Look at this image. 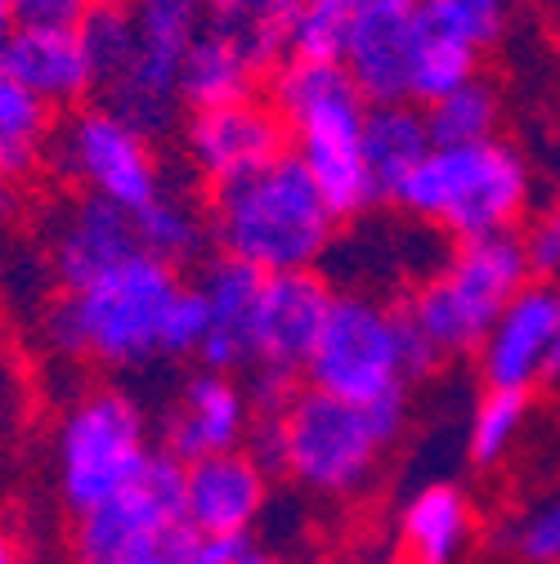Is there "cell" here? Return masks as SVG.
Here are the masks:
<instances>
[{
	"label": "cell",
	"instance_id": "obj_31",
	"mask_svg": "<svg viewBox=\"0 0 560 564\" xmlns=\"http://www.w3.org/2000/svg\"><path fill=\"white\" fill-rule=\"evenodd\" d=\"M95 67H99V86L108 90L134 58L139 32H134V14H130V0H95L86 10V19L77 23Z\"/></svg>",
	"mask_w": 560,
	"mask_h": 564
},
{
	"label": "cell",
	"instance_id": "obj_6",
	"mask_svg": "<svg viewBox=\"0 0 560 564\" xmlns=\"http://www.w3.org/2000/svg\"><path fill=\"white\" fill-rule=\"evenodd\" d=\"M435 368V349L412 332L395 301L336 292L305 368V386L349 403H399L408 399V386Z\"/></svg>",
	"mask_w": 560,
	"mask_h": 564
},
{
	"label": "cell",
	"instance_id": "obj_25",
	"mask_svg": "<svg viewBox=\"0 0 560 564\" xmlns=\"http://www.w3.org/2000/svg\"><path fill=\"white\" fill-rule=\"evenodd\" d=\"M54 130H58L54 108L0 67V162L10 166L14 180L32 175L50 158Z\"/></svg>",
	"mask_w": 560,
	"mask_h": 564
},
{
	"label": "cell",
	"instance_id": "obj_21",
	"mask_svg": "<svg viewBox=\"0 0 560 564\" xmlns=\"http://www.w3.org/2000/svg\"><path fill=\"white\" fill-rule=\"evenodd\" d=\"M475 511L453 479H431L399 511V538L408 564H457L471 546Z\"/></svg>",
	"mask_w": 560,
	"mask_h": 564
},
{
	"label": "cell",
	"instance_id": "obj_38",
	"mask_svg": "<svg viewBox=\"0 0 560 564\" xmlns=\"http://www.w3.org/2000/svg\"><path fill=\"white\" fill-rule=\"evenodd\" d=\"M251 542H225V538H193L180 564H238Z\"/></svg>",
	"mask_w": 560,
	"mask_h": 564
},
{
	"label": "cell",
	"instance_id": "obj_4",
	"mask_svg": "<svg viewBox=\"0 0 560 564\" xmlns=\"http://www.w3.org/2000/svg\"><path fill=\"white\" fill-rule=\"evenodd\" d=\"M390 206L453 242L520 234L534 210V171L503 134L484 144L435 149L395 188Z\"/></svg>",
	"mask_w": 560,
	"mask_h": 564
},
{
	"label": "cell",
	"instance_id": "obj_3",
	"mask_svg": "<svg viewBox=\"0 0 560 564\" xmlns=\"http://www.w3.org/2000/svg\"><path fill=\"white\" fill-rule=\"evenodd\" d=\"M206 216H212V247L220 256H234L269 278L319 269L341 234L327 197L292 153L229 188H216Z\"/></svg>",
	"mask_w": 560,
	"mask_h": 564
},
{
	"label": "cell",
	"instance_id": "obj_19",
	"mask_svg": "<svg viewBox=\"0 0 560 564\" xmlns=\"http://www.w3.org/2000/svg\"><path fill=\"white\" fill-rule=\"evenodd\" d=\"M139 229L134 216L104 197H86L77 193V202L63 210L54 238H50V269L58 278L63 292H82L95 278H104L108 269L126 264L130 256H139Z\"/></svg>",
	"mask_w": 560,
	"mask_h": 564
},
{
	"label": "cell",
	"instance_id": "obj_13",
	"mask_svg": "<svg viewBox=\"0 0 560 564\" xmlns=\"http://www.w3.org/2000/svg\"><path fill=\"white\" fill-rule=\"evenodd\" d=\"M336 288L319 273H273L265 278V292L256 305V355L251 377H278V381H305L310 355L319 345V332L327 323Z\"/></svg>",
	"mask_w": 560,
	"mask_h": 564
},
{
	"label": "cell",
	"instance_id": "obj_42",
	"mask_svg": "<svg viewBox=\"0 0 560 564\" xmlns=\"http://www.w3.org/2000/svg\"><path fill=\"white\" fill-rule=\"evenodd\" d=\"M0 564H19V551L10 538H0Z\"/></svg>",
	"mask_w": 560,
	"mask_h": 564
},
{
	"label": "cell",
	"instance_id": "obj_41",
	"mask_svg": "<svg viewBox=\"0 0 560 564\" xmlns=\"http://www.w3.org/2000/svg\"><path fill=\"white\" fill-rule=\"evenodd\" d=\"M542 386H560V336H556V345H551V359H547Z\"/></svg>",
	"mask_w": 560,
	"mask_h": 564
},
{
	"label": "cell",
	"instance_id": "obj_2",
	"mask_svg": "<svg viewBox=\"0 0 560 564\" xmlns=\"http://www.w3.org/2000/svg\"><path fill=\"white\" fill-rule=\"evenodd\" d=\"M273 112L288 126V149L301 158L319 193L327 197L332 216L364 220L368 210L381 202V188L368 171L364 153V126H368V99L349 82L341 63H305L288 58L269 77Z\"/></svg>",
	"mask_w": 560,
	"mask_h": 564
},
{
	"label": "cell",
	"instance_id": "obj_26",
	"mask_svg": "<svg viewBox=\"0 0 560 564\" xmlns=\"http://www.w3.org/2000/svg\"><path fill=\"white\" fill-rule=\"evenodd\" d=\"M134 229H139V247L175 269L189 260H202L206 247H212V216H206V206H197L180 188H166L153 206L139 210Z\"/></svg>",
	"mask_w": 560,
	"mask_h": 564
},
{
	"label": "cell",
	"instance_id": "obj_9",
	"mask_svg": "<svg viewBox=\"0 0 560 564\" xmlns=\"http://www.w3.org/2000/svg\"><path fill=\"white\" fill-rule=\"evenodd\" d=\"M58 175L86 197H104L130 216L153 206L171 184L166 166L153 149V134H144L130 117L108 104H86L67 112L54 130L50 149Z\"/></svg>",
	"mask_w": 560,
	"mask_h": 564
},
{
	"label": "cell",
	"instance_id": "obj_39",
	"mask_svg": "<svg viewBox=\"0 0 560 564\" xmlns=\"http://www.w3.org/2000/svg\"><path fill=\"white\" fill-rule=\"evenodd\" d=\"M14 28H19V19H14V6H10V0H0V50H6V41L14 36Z\"/></svg>",
	"mask_w": 560,
	"mask_h": 564
},
{
	"label": "cell",
	"instance_id": "obj_20",
	"mask_svg": "<svg viewBox=\"0 0 560 564\" xmlns=\"http://www.w3.org/2000/svg\"><path fill=\"white\" fill-rule=\"evenodd\" d=\"M265 278L260 269L234 260V256H212L202 260L197 282L193 288L206 301V314H212V332H206V345L197 355V368H212V372H251V355H256V305L265 292Z\"/></svg>",
	"mask_w": 560,
	"mask_h": 564
},
{
	"label": "cell",
	"instance_id": "obj_22",
	"mask_svg": "<svg viewBox=\"0 0 560 564\" xmlns=\"http://www.w3.org/2000/svg\"><path fill=\"white\" fill-rule=\"evenodd\" d=\"M305 0H206V32L243 50L265 77L292 58V28Z\"/></svg>",
	"mask_w": 560,
	"mask_h": 564
},
{
	"label": "cell",
	"instance_id": "obj_40",
	"mask_svg": "<svg viewBox=\"0 0 560 564\" xmlns=\"http://www.w3.org/2000/svg\"><path fill=\"white\" fill-rule=\"evenodd\" d=\"M238 564H288V560H283V555H273V551H265V546H247Z\"/></svg>",
	"mask_w": 560,
	"mask_h": 564
},
{
	"label": "cell",
	"instance_id": "obj_34",
	"mask_svg": "<svg viewBox=\"0 0 560 564\" xmlns=\"http://www.w3.org/2000/svg\"><path fill=\"white\" fill-rule=\"evenodd\" d=\"M511 551L520 564H560V492L511 524Z\"/></svg>",
	"mask_w": 560,
	"mask_h": 564
},
{
	"label": "cell",
	"instance_id": "obj_32",
	"mask_svg": "<svg viewBox=\"0 0 560 564\" xmlns=\"http://www.w3.org/2000/svg\"><path fill=\"white\" fill-rule=\"evenodd\" d=\"M349 14H355V6H341V0H305L301 19L292 28V58L341 63L345 36H349Z\"/></svg>",
	"mask_w": 560,
	"mask_h": 564
},
{
	"label": "cell",
	"instance_id": "obj_35",
	"mask_svg": "<svg viewBox=\"0 0 560 564\" xmlns=\"http://www.w3.org/2000/svg\"><path fill=\"white\" fill-rule=\"evenodd\" d=\"M520 238H525L534 278H556L560 282V197L538 210Z\"/></svg>",
	"mask_w": 560,
	"mask_h": 564
},
{
	"label": "cell",
	"instance_id": "obj_30",
	"mask_svg": "<svg viewBox=\"0 0 560 564\" xmlns=\"http://www.w3.org/2000/svg\"><path fill=\"white\" fill-rule=\"evenodd\" d=\"M475 77H480V54L471 45L449 41L427 28L422 45H417V63H412V104L427 108V104L462 90Z\"/></svg>",
	"mask_w": 560,
	"mask_h": 564
},
{
	"label": "cell",
	"instance_id": "obj_33",
	"mask_svg": "<svg viewBox=\"0 0 560 564\" xmlns=\"http://www.w3.org/2000/svg\"><path fill=\"white\" fill-rule=\"evenodd\" d=\"M206 332H212V314H206V301L202 292L193 288V282H184L180 296L171 301L166 318H162V340H158V359H193L202 355V345H206Z\"/></svg>",
	"mask_w": 560,
	"mask_h": 564
},
{
	"label": "cell",
	"instance_id": "obj_45",
	"mask_svg": "<svg viewBox=\"0 0 560 564\" xmlns=\"http://www.w3.org/2000/svg\"><path fill=\"white\" fill-rule=\"evenodd\" d=\"M341 6H364V0H341Z\"/></svg>",
	"mask_w": 560,
	"mask_h": 564
},
{
	"label": "cell",
	"instance_id": "obj_8",
	"mask_svg": "<svg viewBox=\"0 0 560 564\" xmlns=\"http://www.w3.org/2000/svg\"><path fill=\"white\" fill-rule=\"evenodd\" d=\"M149 416L126 390H90L58 426V492L73 516L104 507L153 457Z\"/></svg>",
	"mask_w": 560,
	"mask_h": 564
},
{
	"label": "cell",
	"instance_id": "obj_16",
	"mask_svg": "<svg viewBox=\"0 0 560 564\" xmlns=\"http://www.w3.org/2000/svg\"><path fill=\"white\" fill-rule=\"evenodd\" d=\"M560 336V282L529 278L516 301L488 327L484 345L475 349L480 381L488 390H538L551 345Z\"/></svg>",
	"mask_w": 560,
	"mask_h": 564
},
{
	"label": "cell",
	"instance_id": "obj_15",
	"mask_svg": "<svg viewBox=\"0 0 560 564\" xmlns=\"http://www.w3.org/2000/svg\"><path fill=\"white\" fill-rule=\"evenodd\" d=\"M251 431H256V403L247 381H238L234 372L197 368L193 377H184L162 421V448L184 466H193L202 457L247 448Z\"/></svg>",
	"mask_w": 560,
	"mask_h": 564
},
{
	"label": "cell",
	"instance_id": "obj_1",
	"mask_svg": "<svg viewBox=\"0 0 560 564\" xmlns=\"http://www.w3.org/2000/svg\"><path fill=\"white\" fill-rule=\"evenodd\" d=\"M403 421L408 399L349 403L301 386L283 412L256 416L247 453L269 475L292 479L314 498H355L403 435Z\"/></svg>",
	"mask_w": 560,
	"mask_h": 564
},
{
	"label": "cell",
	"instance_id": "obj_10",
	"mask_svg": "<svg viewBox=\"0 0 560 564\" xmlns=\"http://www.w3.org/2000/svg\"><path fill=\"white\" fill-rule=\"evenodd\" d=\"M130 14L139 45L130 67L104 90V99L144 134H166L184 117L180 67L193 41L206 32V0H130Z\"/></svg>",
	"mask_w": 560,
	"mask_h": 564
},
{
	"label": "cell",
	"instance_id": "obj_29",
	"mask_svg": "<svg viewBox=\"0 0 560 564\" xmlns=\"http://www.w3.org/2000/svg\"><path fill=\"white\" fill-rule=\"evenodd\" d=\"M417 10L431 32L462 41L475 54L494 50L511 28V0H417Z\"/></svg>",
	"mask_w": 560,
	"mask_h": 564
},
{
	"label": "cell",
	"instance_id": "obj_7",
	"mask_svg": "<svg viewBox=\"0 0 560 564\" xmlns=\"http://www.w3.org/2000/svg\"><path fill=\"white\" fill-rule=\"evenodd\" d=\"M529 278L534 269L520 234L475 238V242H457L449 260L399 301V310L444 364L475 355L488 327L498 323V314L516 301V292Z\"/></svg>",
	"mask_w": 560,
	"mask_h": 564
},
{
	"label": "cell",
	"instance_id": "obj_17",
	"mask_svg": "<svg viewBox=\"0 0 560 564\" xmlns=\"http://www.w3.org/2000/svg\"><path fill=\"white\" fill-rule=\"evenodd\" d=\"M269 470L247 453H220L184 466V520L197 538L247 542L269 507Z\"/></svg>",
	"mask_w": 560,
	"mask_h": 564
},
{
	"label": "cell",
	"instance_id": "obj_37",
	"mask_svg": "<svg viewBox=\"0 0 560 564\" xmlns=\"http://www.w3.org/2000/svg\"><path fill=\"white\" fill-rule=\"evenodd\" d=\"M193 538H197L193 529H180V533H166V538H153V542H139V546L112 551V555L90 560V564H180Z\"/></svg>",
	"mask_w": 560,
	"mask_h": 564
},
{
	"label": "cell",
	"instance_id": "obj_44",
	"mask_svg": "<svg viewBox=\"0 0 560 564\" xmlns=\"http://www.w3.org/2000/svg\"><path fill=\"white\" fill-rule=\"evenodd\" d=\"M551 23H556V32H560V0H551Z\"/></svg>",
	"mask_w": 560,
	"mask_h": 564
},
{
	"label": "cell",
	"instance_id": "obj_43",
	"mask_svg": "<svg viewBox=\"0 0 560 564\" xmlns=\"http://www.w3.org/2000/svg\"><path fill=\"white\" fill-rule=\"evenodd\" d=\"M10 180H14V175H10V166H6V162H0V197H6V188H10Z\"/></svg>",
	"mask_w": 560,
	"mask_h": 564
},
{
	"label": "cell",
	"instance_id": "obj_23",
	"mask_svg": "<svg viewBox=\"0 0 560 564\" xmlns=\"http://www.w3.org/2000/svg\"><path fill=\"white\" fill-rule=\"evenodd\" d=\"M260 82H269L260 67L234 50L225 36L202 32L180 67V108L189 112H212V108H229L243 99L260 95Z\"/></svg>",
	"mask_w": 560,
	"mask_h": 564
},
{
	"label": "cell",
	"instance_id": "obj_28",
	"mask_svg": "<svg viewBox=\"0 0 560 564\" xmlns=\"http://www.w3.org/2000/svg\"><path fill=\"white\" fill-rule=\"evenodd\" d=\"M529 403H534V390H488L484 386V394L475 399L471 421H466V457H471V466L488 470L516 448L525 421H529Z\"/></svg>",
	"mask_w": 560,
	"mask_h": 564
},
{
	"label": "cell",
	"instance_id": "obj_14",
	"mask_svg": "<svg viewBox=\"0 0 560 564\" xmlns=\"http://www.w3.org/2000/svg\"><path fill=\"white\" fill-rule=\"evenodd\" d=\"M427 36L417 0H364L349 14L341 67L368 104H412V63Z\"/></svg>",
	"mask_w": 560,
	"mask_h": 564
},
{
	"label": "cell",
	"instance_id": "obj_24",
	"mask_svg": "<svg viewBox=\"0 0 560 564\" xmlns=\"http://www.w3.org/2000/svg\"><path fill=\"white\" fill-rule=\"evenodd\" d=\"M364 153H368V171L381 188V202H390L395 188L435 153L427 108H417V104H373L368 126H364Z\"/></svg>",
	"mask_w": 560,
	"mask_h": 564
},
{
	"label": "cell",
	"instance_id": "obj_36",
	"mask_svg": "<svg viewBox=\"0 0 560 564\" xmlns=\"http://www.w3.org/2000/svg\"><path fill=\"white\" fill-rule=\"evenodd\" d=\"M19 28H77L95 0H10Z\"/></svg>",
	"mask_w": 560,
	"mask_h": 564
},
{
	"label": "cell",
	"instance_id": "obj_12",
	"mask_svg": "<svg viewBox=\"0 0 560 564\" xmlns=\"http://www.w3.org/2000/svg\"><path fill=\"white\" fill-rule=\"evenodd\" d=\"M180 139H184V158L193 175L206 184V193L229 188L256 175L260 166L278 162L283 153H292L283 117L260 95L229 108H212V112H189L180 126Z\"/></svg>",
	"mask_w": 560,
	"mask_h": 564
},
{
	"label": "cell",
	"instance_id": "obj_11",
	"mask_svg": "<svg viewBox=\"0 0 560 564\" xmlns=\"http://www.w3.org/2000/svg\"><path fill=\"white\" fill-rule=\"evenodd\" d=\"M180 529H189V520H184V462L171 457L166 448H158L134 484H126L104 507L77 516L73 551H77V564H90V560H104L112 551L153 542V538H166Z\"/></svg>",
	"mask_w": 560,
	"mask_h": 564
},
{
	"label": "cell",
	"instance_id": "obj_18",
	"mask_svg": "<svg viewBox=\"0 0 560 564\" xmlns=\"http://www.w3.org/2000/svg\"><path fill=\"white\" fill-rule=\"evenodd\" d=\"M0 67L54 112H77L95 95H104L99 67L77 28H14L0 50Z\"/></svg>",
	"mask_w": 560,
	"mask_h": 564
},
{
	"label": "cell",
	"instance_id": "obj_27",
	"mask_svg": "<svg viewBox=\"0 0 560 564\" xmlns=\"http://www.w3.org/2000/svg\"><path fill=\"white\" fill-rule=\"evenodd\" d=\"M427 126H431L435 149H462V144L498 139V130H503V95L488 77H475L462 90L427 104Z\"/></svg>",
	"mask_w": 560,
	"mask_h": 564
},
{
	"label": "cell",
	"instance_id": "obj_5",
	"mask_svg": "<svg viewBox=\"0 0 560 564\" xmlns=\"http://www.w3.org/2000/svg\"><path fill=\"white\" fill-rule=\"evenodd\" d=\"M184 278L175 264L139 251L108 269L82 292H63L45 318L54 355L86 359L112 372L144 368L158 359L162 318L180 296Z\"/></svg>",
	"mask_w": 560,
	"mask_h": 564
}]
</instances>
